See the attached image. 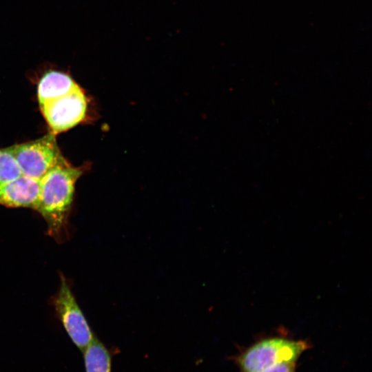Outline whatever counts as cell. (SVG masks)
<instances>
[{"mask_svg": "<svg viewBox=\"0 0 372 372\" xmlns=\"http://www.w3.org/2000/svg\"><path fill=\"white\" fill-rule=\"evenodd\" d=\"M84 169L74 167L63 158L39 180V194L35 210L48 225V231L59 237L68 220L75 184Z\"/></svg>", "mask_w": 372, "mask_h": 372, "instance_id": "6da1fadb", "label": "cell"}, {"mask_svg": "<svg viewBox=\"0 0 372 372\" xmlns=\"http://www.w3.org/2000/svg\"><path fill=\"white\" fill-rule=\"evenodd\" d=\"M55 136L50 132L39 139L6 147L23 175L40 180L64 158Z\"/></svg>", "mask_w": 372, "mask_h": 372, "instance_id": "7a4b0ae2", "label": "cell"}, {"mask_svg": "<svg viewBox=\"0 0 372 372\" xmlns=\"http://www.w3.org/2000/svg\"><path fill=\"white\" fill-rule=\"evenodd\" d=\"M307 348L306 342L283 338L260 341L247 349L239 358L242 372H259L282 362H295Z\"/></svg>", "mask_w": 372, "mask_h": 372, "instance_id": "3957f363", "label": "cell"}, {"mask_svg": "<svg viewBox=\"0 0 372 372\" xmlns=\"http://www.w3.org/2000/svg\"><path fill=\"white\" fill-rule=\"evenodd\" d=\"M88 101L79 85L68 94L40 105L51 133L65 132L86 119Z\"/></svg>", "mask_w": 372, "mask_h": 372, "instance_id": "277c9868", "label": "cell"}, {"mask_svg": "<svg viewBox=\"0 0 372 372\" xmlns=\"http://www.w3.org/2000/svg\"><path fill=\"white\" fill-rule=\"evenodd\" d=\"M57 316L72 342L83 351L92 342L94 334L65 280L61 276L59 291L54 299Z\"/></svg>", "mask_w": 372, "mask_h": 372, "instance_id": "5b68a950", "label": "cell"}, {"mask_svg": "<svg viewBox=\"0 0 372 372\" xmlns=\"http://www.w3.org/2000/svg\"><path fill=\"white\" fill-rule=\"evenodd\" d=\"M39 194V180L21 174L0 183V204L9 207L35 209Z\"/></svg>", "mask_w": 372, "mask_h": 372, "instance_id": "8992f818", "label": "cell"}, {"mask_svg": "<svg viewBox=\"0 0 372 372\" xmlns=\"http://www.w3.org/2000/svg\"><path fill=\"white\" fill-rule=\"evenodd\" d=\"M78 86L67 73L57 70L46 72L38 83L37 97L39 105L64 96Z\"/></svg>", "mask_w": 372, "mask_h": 372, "instance_id": "52a82bcc", "label": "cell"}, {"mask_svg": "<svg viewBox=\"0 0 372 372\" xmlns=\"http://www.w3.org/2000/svg\"><path fill=\"white\" fill-rule=\"evenodd\" d=\"M82 352L85 372H111L110 354L95 336Z\"/></svg>", "mask_w": 372, "mask_h": 372, "instance_id": "ba28073f", "label": "cell"}, {"mask_svg": "<svg viewBox=\"0 0 372 372\" xmlns=\"http://www.w3.org/2000/svg\"><path fill=\"white\" fill-rule=\"evenodd\" d=\"M21 174L15 158L8 149H0V183L10 181Z\"/></svg>", "mask_w": 372, "mask_h": 372, "instance_id": "9c48e42d", "label": "cell"}, {"mask_svg": "<svg viewBox=\"0 0 372 372\" xmlns=\"http://www.w3.org/2000/svg\"><path fill=\"white\" fill-rule=\"evenodd\" d=\"M259 372H295V362L277 364Z\"/></svg>", "mask_w": 372, "mask_h": 372, "instance_id": "30bf717a", "label": "cell"}]
</instances>
